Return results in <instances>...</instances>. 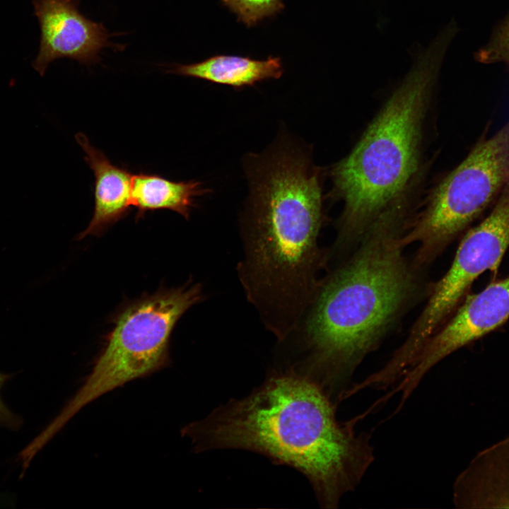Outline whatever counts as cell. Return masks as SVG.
I'll return each instance as SVG.
<instances>
[{
    "instance_id": "obj_16",
    "label": "cell",
    "mask_w": 509,
    "mask_h": 509,
    "mask_svg": "<svg viewBox=\"0 0 509 509\" xmlns=\"http://www.w3.org/2000/svg\"><path fill=\"white\" fill-rule=\"evenodd\" d=\"M10 378L11 375L0 373V392L4 384ZM21 419L8 409L1 399L0 394V426L16 429L21 426Z\"/></svg>"
},
{
    "instance_id": "obj_6",
    "label": "cell",
    "mask_w": 509,
    "mask_h": 509,
    "mask_svg": "<svg viewBox=\"0 0 509 509\" xmlns=\"http://www.w3.org/2000/svg\"><path fill=\"white\" fill-rule=\"evenodd\" d=\"M484 131L464 159L437 186L402 242H419L416 267L430 263L484 211L509 183V119Z\"/></svg>"
},
{
    "instance_id": "obj_11",
    "label": "cell",
    "mask_w": 509,
    "mask_h": 509,
    "mask_svg": "<svg viewBox=\"0 0 509 509\" xmlns=\"http://www.w3.org/2000/svg\"><path fill=\"white\" fill-rule=\"evenodd\" d=\"M83 149L86 163L93 170L94 184V212L86 229L79 235L81 239L88 235H100L109 226L124 218L131 205L132 174L124 168L110 162L105 153L94 147L83 133L75 136Z\"/></svg>"
},
{
    "instance_id": "obj_2",
    "label": "cell",
    "mask_w": 509,
    "mask_h": 509,
    "mask_svg": "<svg viewBox=\"0 0 509 509\" xmlns=\"http://www.w3.org/2000/svg\"><path fill=\"white\" fill-rule=\"evenodd\" d=\"M237 272L248 301L276 337L297 324L319 284L326 258L318 171L300 148L281 142L252 158Z\"/></svg>"
},
{
    "instance_id": "obj_4",
    "label": "cell",
    "mask_w": 509,
    "mask_h": 509,
    "mask_svg": "<svg viewBox=\"0 0 509 509\" xmlns=\"http://www.w3.org/2000/svg\"><path fill=\"white\" fill-rule=\"evenodd\" d=\"M450 42L440 32L417 52L356 146L333 168L334 191L344 203L337 245L358 242L380 215L401 205L419 168L423 124Z\"/></svg>"
},
{
    "instance_id": "obj_13",
    "label": "cell",
    "mask_w": 509,
    "mask_h": 509,
    "mask_svg": "<svg viewBox=\"0 0 509 509\" xmlns=\"http://www.w3.org/2000/svg\"><path fill=\"white\" fill-rule=\"evenodd\" d=\"M206 192L199 181L175 182L158 175L139 172L132 175L131 205L137 209V218L148 211L168 209L187 219L194 198Z\"/></svg>"
},
{
    "instance_id": "obj_1",
    "label": "cell",
    "mask_w": 509,
    "mask_h": 509,
    "mask_svg": "<svg viewBox=\"0 0 509 509\" xmlns=\"http://www.w3.org/2000/svg\"><path fill=\"white\" fill-rule=\"evenodd\" d=\"M197 452L236 448L291 466L310 481L322 507L337 508L374 460L368 435L339 423L331 397L315 381L286 367L249 396L228 402L186 426Z\"/></svg>"
},
{
    "instance_id": "obj_14",
    "label": "cell",
    "mask_w": 509,
    "mask_h": 509,
    "mask_svg": "<svg viewBox=\"0 0 509 509\" xmlns=\"http://www.w3.org/2000/svg\"><path fill=\"white\" fill-rule=\"evenodd\" d=\"M234 13L238 21L247 28L255 25L262 19L275 16L284 8L282 0H220Z\"/></svg>"
},
{
    "instance_id": "obj_5",
    "label": "cell",
    "mask_w": 509,
    "mask_h": 509,
    "mask_svg": "<svg viewBox=\"0 0 509 509\" xmlns=\"http://www.w3.org/2000/svg\"><path fill=\"white\" fill-rule=\"evenodd\" d=\"M203 298L200 283L158 292L127 306L117 317L85 382L49 423L59 432L83 407L169 363V343L179 319Z\"/></svg>"
},
{
    "instance_id": "obj_12",
    "label": "cell",
    "mask_w": 509,
    "mask_h": 509,
    "mask_svg": "<svg viewBox=\"0 0 509 509\" xmlns=\"http://www.w3.org/2000/svg\"><path fill=\"white\" fill-rule=\"evenodd\" d=\"M167 72L241 88L266 79L279 78L283 69L280 57L269 56L266 60H255L250 57L215 55L201 62L176 65Z\"/></svg>"
},
{
    "instance_id": "obj_9",
    "label": "cell",
    "mask_w": 509,
    "mask_h": 509,
    "mask_svg": "<svg viewBox=\"0 0 509 509\" xmlns=\"http://www.w3.org/2000/svg\"><path fill=\"white\" fill-rule=\"evenodd\" d=\"M33 3L40 28L39 51L33 66L41 76L56 59L69 58L89 66L100 60L103 49L124 47L109 40L112 35L103 23L94 22L80 12L78 0Z\"/></svg>"
},
{
    "instance_id": "obj_8",
    "label": "cell",
    "mask_w": 509,
    "mask_h": 509,
    "mask_svg": "<svg viewBox=\"0 0 509 509\" xmlns=\"http://www.w3.org/2000/svg\"><path fill=\"white\" fill-rule=\"evenodd\" d=\"M509 319V276L469 296L456 312L426 341L397 388L406 399L435 365L478 340Z\"/></svg>"
},
{
    "instance_id": "obj_3",
    "label": "cell",
    "mask_w": 509,
    "mask_h": 509,
    "mask_svg": "<svg viewBox=\"0 0 509 509\" xmlns=\"http://www.w3.org/2000/svg\"><path fill=\"white\" fill-rule=\"evenodd\" d=\"M403 210L380 215L350 259L320 279L292 331L278 341L286 366L331 395L378 344L413 294V267L403 255Z\"/></svg>"
},
{
    "instance_id": "obj_10",
    "label": "cell",
    "mask_w": 509,
    "mask_h": 509,
    "mask_svg": "<svg viewBox=\"0 0 509 509\" xmlns=\"http://www.w3.org/2000/svg\"><path fill=\"white\" fill-rule=\"evenodd\" d=\"M457 508H509V436L479 451L457 476Z\"/></svg>"
},
{
    "instance_id": "obj_15",
    "label": "cell",
    "mask_w": 509,
    "mask_h": 509,
    "mask_svg": "<svg viewBox=\"0 0 509 509\" xmlns=\"http://www.w3.org/2000/svg\"><path fill=\"white\" fill-rule=\"evenodd\" d=\"M475 58L484 64L503 62L509 64V15L487 45L475 54Z\"/></svg>"
},
{
    "instance_id": "obj_7",
    "label": "cell",
    "mask_w": 509,
    "mask_h": 509,
    "mask_svg": "<svg viewBox=\"0 0 509 509\" xmlns=\"http://www.w3.org/2000/svg\"><path fill=\"white\" fill-rule=\"evenodd\" d=\"M494 204L489 214L464 235L451 266L432 289L407 339L393 355L399 365L412 363L481 274L488 270L497 274L509 247V183Z\"/></svg>"
}]
</instances>
